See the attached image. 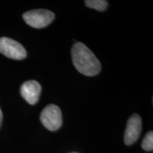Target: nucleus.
Masks as SVG:
<instances>
[{"instance_id": "f257e3e1", "label": "nucleus", "mask_w": 153, "mask_h": 153, "mask_svg": "<svg viewBox=\"0 0 153 153\" xmlns=\"http://www.w3.org/2000/svg\"><path fill=\"white\" fill-rule=\"evenodd\" d=\"M72 62L80 73L85 76H95L101 71V65L95 55L85 44L75 43L71 51Z\"/></svg>"}, {"instance_id": "f03ea898", "label": "nucleus", "mask_w": 153, "mask_h": 153, "mask_svg": "<svg viewBox=\"0 0 153 153\" xmlns=\"http://www.w3.org/2000/svg\"><path fill=\"white\" fill-rule=\"evenodd\" d=\"M55 18L54 13L47 9L30 10L23 14L24 22L28 26L35 28H42L53 22Z\"/></svg>"}, {"instance_id": "7ed1b4c3", "label": "nucleus", "mask_w": 153, "mask_h": 153, "mask_svg": "<svg viewBox=\"0 0 153 153\" xmlns=\"http://www.w3.org/2000/svg\"><path fill=\"white\" fill-rule=\"evenodd\" d=\"M41 121L48 130L55 131L58 130L62 126V118L60 108L55 104L48 105L42 111Z\"/></svg>"}, {"instance_id": "20e7f679", "label": "nucleus", "mask_w": 153, "mask_h": 153, "mask_svg": "<svg viewBox=\"0 0 153 153\" xmlns=\"http://www.w3.org/2000/svg\"><path fill=\"white\" fill-rule=\"evenodd\" d=\"M0 53L9 58L16 60H23L27 55L26 49L22 44L7 37L0 38Z\"/></svg>"}, {"instance_id": "39448f33", "label": "nucleus", "mask_w": 153, "mask_h": 153, "mask_svg": "<svg viewBox=\"0 0 153 153\" xmlns=\"http://www.w3.org/2000/svg\"><path fill=\"white\" fill-rule=\"evenodd\" d=\"M142 131V120L139 115L133 114L128 120L125 133L124 142L127 145L133 144L139 138Z\"/></svg>"}, {"instance_id": "423d86ee", "label": "nucleus", "mask_w": 153, "mask_h": 153, "mask_svg": "<svg viewBox=\"0 0 153 153\" xmlns=\"http://www.w3.org/2000/svg\"><path fill=\"white\" fill-rule=\"evenodd\" d=\"M22 97L29 104L34 105L38 101L41 93V86L35 80H29L23 83L20 89Z\"/></svg>"}, {"instance_id": "0eeeda50", "label": "nucleus", "mask_w": 153, "mask_h": 153, "mask_svg": "<svg viewBox=\"0 0 153 153\" xmlns=\"http://www.w3.org/2000/svg\"><path fill=\"white\" fill-rule=\"evenodd\" d=\"M85 4L89 8L96 10L104 11L108 6V1L105 0H87L85 1Z\"/></svg>"}, {"instance_id": "6e6552de", "label": "nucleus", "mask_w": 153, "mask_h": 153, "mask_svg": "<svg viewBox=\"0 0 153 153\" xmlns=\"http://www.w3.org/2000/svg\"><path fill=\"white\" fill-rule=\"evenodd\" d=\"M141 146L145 151H152L153 150V133L152 131L148 132L144 139L143 140Z\"/></svg>"}, {"instance_id": "1a4fd4ad", "label": "nucleus", "mask_w": 153, "mask_h": 153, "mask_svg": "<svg viewBox=\"0 0 153 153\" xmlns=\"http://www.w3.org/2000/svg\"><path fill=\"white\" fill-rule=\"evenodd\" d=\"M2 119H3V115H2V112H1V108H0V128H1V123H2Z\"/></svg>"}, {"instance_id": "9d476101", "label": "nucleus", "mask_w": 153, "mask_h": 153, "mask_svg": "<svg viewBox=\"0 0 153 153\" xmlns=\"http://www.w3.org/2000/svg\"><path fill=\"white\" fill-rule=\"evenodd\" d=\"M73 153H76V152H73Z\"/></svg>"}]
</instances>
